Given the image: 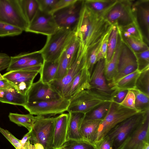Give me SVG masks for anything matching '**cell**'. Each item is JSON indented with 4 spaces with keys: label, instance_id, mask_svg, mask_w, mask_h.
Returning <instances> with one entry per match:
<instances>
[{
    "label": "cell",
    "instance_id": "obj_42",
    "mask_svg": "<svg viewBox=\"0 0 149 149\" xmlns=\"http://www.w3.org/2000/svg\"><path fill=\"white\" fill-rule=\"evenodd\" d=\"M0 132L13 146L15 149H25L17 139L8 130L0 127Z\"/></svg>",
    "mask_w": 149,
    "mask_h": 149
},
{
    "label": "cell",
    "instance_id": "obj_57",
    "mask_svg": "<svg viewBox=\"0 0 149 149\" xmlns=\"http://www.w3.org/2000/svg\"></svg>",
    "mask_w": 149,
    "mask_h": 149
},
{
    "label": "cell",
    "instance_id": "obj_21",
    "mask_svg": "<svg viewBox=\"0 0 149 149\" xmlns=\"http://www.w3.org/2000/svg\"><path fill=\"white\" fill-rule=\"evenodd\" d=\"M39 72L25 70L8 72L2 76L13 86L24 81H33Z\"/></svg>",
    "mask_w": 149,
    "mask_h": 149
},
{
    "label": "cell",
    "instance_id": "obj_32",
    "mask_svg": "<svg viewBox=\"0 0 149 149\" xmlns=\"http://www.w3.org/2000/svg\"><path fill=\"white\" fill-rule=\"evenodd\" d=\"M23 12L29 23L38 10L37 0H19Z\"/></svg>",
    "mask_w": 149,
    "mask_h": 149
},
{
    "label": "cell",
    "instance_id": "obj_9",
    "mask_svg": "<svg viewBox=\"0 0 149 149\" xmlns=\"http://www.w3.org/2000/svg\"><path fill=\"white\" fill-rule=\"evenodd\" d=\"M69 100L67 111L86 113L102 103L110 101L90 89L81 91Z\"/></svg>",
    "mask_w": 149,
    "mask_h": 149
},
{
    "label": "cell",
    "instance_id": "obj_15",
    "mask_svg": "<svg viewBox=\"0 0 149 149\" xmlns=\"http://www.w3.org/2000/svg\"><path fill=\"white\" fill-rule=\"evenodd\" d=\"M149 143V111L141 123L117 149H143Z\"/></svg>",
    "mask_w": 149,
    "mask_h": 149
},
{
    "label": "cell",
    "instance_id": "obj_17",
    "mask_svg": "<svg viewBox=\"0 0 149 149\" xmlns=\"http://www.w3.org/2000/svg\"><path fill=\"white\" fill-rule=\"evenodd\" d=\"M27 103L54 100L62 98L48 84L39 80L33 83L26 95Z\"/></svg>",
    "mask_w": 149,
    "mask_h": 149
},
{
    "label": "cell",
    "instance_id": "obj_36",
    "mask_svg": "<svg viewBox=\"0 0 149 149\" xmlns=\"http://www.w3.org/2000/svg\"><path fill=\"white\" fill-rule=\"evenodd\" d=\"M135 88L149 97V68L141 72L137 79Z\"/></svg>",
    "mask_w": 149,
    "mask_h": 149
},
{
    "label": "cell",
    "instance_id": "obj_55",
    "mask_svg": "<svg viewBox=\"0 0 149 149\" xmlns=\"http://www.w3.org/2000/svg\"><path fill=\"white\" fill-rule=\"evenodd\" d=\"M143 149H149V143L146 144Z\"/></svg>",
    "mask_w": 149,
    "mask_h": 149
},
{
    "label": "cell",
    "instance_id": "obj_41",
    "mask_svg": "<svg viewBox=\"0 0 149 149\" xmlns=\"http://www.w3.org/2000/svg\"><path fill=\"white\" fill-rule=\"evenodd\" d=\"M135 54L138 64L137 70L141 72L149 68V50Z\"/></svg>",
    "mask_w": 149,
    "mask_h": 149
},
{
    "label": "cell",
    "instance_id": "obj_35",
    "mask_svg": "<svg viewBox=\"0 0 149 149\" xmlns=\"http://www.w3.org/2000/svg\"><path fill=\"white\" fill-rule=\"evenodd\" d=\"M135 96V107L139 112L149 110V97L136 88L130 90Z\"/></svg>",
    "mask_w": 149,
    "mask_h": 149
},
{
    "label": "cell",
    "instance_id": "obj_43",
    "mask_svg": "<svg viewBox=\"0 0 149 149\" xmlns=\"http://www.w3.org/2000/svg\"><path fill=\"white\" fill-rule=\"evenodd\" d=\"M120 104L125 107L136 110L135 107V96L133 92L128 90L124 100Z\"/></svg>",
    "mask_w": 149,
    "mask_h": 149
},
{
    "label": "cell",
    "instance_id": "obj_28",
    "mask_svg": "<svg viewBox=\"0 0 149 149\" xmlns=\"http://www.w3.org/2000/svg\"><path fill=\"white\" fill-rule=\"evenodd\" d=\"M10 120L18 126L24 127L28 130H31L33 126L39 116H34L30 113L20 114L10 113L8 115Z\"/></svg>",
    "mask_w": 149,
    "mask_h": 149
},
{
    "label": "cell",
    "instance_id": "obj_51",
    "mask_svg": "<svg viewBox=\"0 0 149 149\" xmlns=\"http://www.w3.org/2000/svg\"><path fill=\"white\" fill-rule=\"evenodd\" d=\"M14 87L7 80L4 79L0 80V89H9Z\"/></svg>",
    "mask_w": 149,
    "mask_h": 149
},
{
    "label": "cell",
    "instance_id": "obj_38",
    "mask_svg": "<svg viewBox=\"0 0 149 149\" xmlns=\"http://www.w3.org/2000/svg\"><path fill=\"white\" fill-rule=\"evenodd\" d=\"M58 149H96L92 144L83 140H68Z\"/></svg>",
    "mask_w": 149,
    "mask_h": 149
},
{
    "label": "cell",
    "instance_id": "obj_24",
    "mask_svg": "<svg viewBox=\"0 0 149 149\" xmlns=\"http://www.w3.org/2000/svg\"><path fill=\"white\" fill-rule=\"evenodd\" d=\"M40 53V51L30 53H21L16 56L11 57L10 65L7 69L8 72L21 70L31 60Z\"/></svg>",
    "mask_w": 149,
    "mask_h": 149
},
{
    "label": "cell",
    "instance_id": "obj_47",
    "mask_svg": "<svg viewBox=\"0 0 149 149\" xmlns=\"http://www.w3.org/2000/svg\"><path fill=\"white\" fill-rule=\"evenodd\" d=\"M33 81H24L13 86L18 92L22 95L26 96L27 93Z\"/></svg>",
    "mask_w": 149,
    "mask_h": 149
},
{
    "label": "cell",
    "instance_id": "obj_44",
    "mask_svg": "<svg viewBox=\"0 0 149 149\" xmlns=\"http://www.w3.org/2000/svg\"><path fill=\"white\" fill-rule=\"evenodd\" d=\"M58 0H37L38 9L46 12L50 13Z\"/></svg>",
    "mask_w": 149,
    "mask_h": 149
},
{
    "label": "cell",
    "instance_id": "obj_8",
    "mask_svg": "<svg viewBox=\"0 0 149 149\" xmlns=\"http://www.w3.org/2000/svg\"><path fill=\"white\" fill-rule=\"evenodd\" d=\"M133 0H117L104 16L111 25L118 27L126 26L135 21L132 10Z\"/></svg>",
    "mask_w": 149,
    "mask_h": 149
},
{
    "label": "cell",
    "instance_id": "obj_27",
    "mask_svg": "<svg viewBox=\"0 0 149 149\" xmlns=\"http://www.w3.org/2000/svg\"><path fill=\"white\" fill-rule=\"evenodd\" d=\"M138 70L119 80L111 89L113 91L130 90L135 88L137 79L141 73Z\"/></svg>",
    "mask_w": 149,
    "mask_h": 149
},
{
    "label": "cell",
    "instance_id": "obj_3",
    "mask_svg": "<svg viewBox=\"0 0 149 149\" xmlns=\"http://www.w3.org/2000/svg\"><path fill=\"white\" fill-rule=\"evenodd\" d=\"M139 112L136 110L111 102L107 115L99 126L92 144L95 146L116 125Z\"/></svg>",
    "mask_w": 149,
    "mask_h": 149
},
{
    "label": "cell",
    "instance_id": "obj_14",
    "mask_svg": "<svg viewBox=\"0 0 149 149\" xmlns=\"http://www.w3.org/2000/svg\"><path fill=\"white\" fill-rule=\"evenodd\" d=\"M84 0H77L71 5L53 13L59 27L75 31Z\"/></svg>",
    "mask_w": 149,
    "mask_h": 149
},
{
    "label": "cell",
    "instance_id": "obj_13",
    "mask_svg": "<svg viewBox=\"0 0 149 149\" xmlns=\"http://www.w3.org/2000/svg\"><path fill=\"white\" fill-rule=\"evenodd\" d=\"M106 59L102 58L95 64L91 74L90 89L97 94L110 100L113 91L108 85L104 74Z\"/></svg>",
    "mask_w": 149,
    "mask_h": 149
},
{
    "label": "cell",
    "instance_id": "obj_46",
    "mask_svg": "<svg viewBox=\"0 0 149 149\" xmlns=\"http://www.w3.org/2000/svg\"><path fill=\"white\" fill-rule=\"evenodd\" d=\"M128 91L127 90L113 91L111 96V101L120 104L125 98Z\"/></svg>",
    "mask_w": 149,
    "mask_h": 149
},
{
    "label": "cell",
    "instance_id": "obj_20",
    "mask_svg": "<svg viewBox=\"0 0 149 149\" xmlns=\"http://www.w3.org/2000/svg\"><path fill=\"white\" fill-rule=\"evenodd\" d=\"M68 113L70 116L68 125L67 140L82 139L80 128L85 114L78 112Z\"/></svg>",
    "mask_w": 149,
    "mask_h": 149
},
{
    "label": "cell",
    "instance_id": "obj_22",
    "mask_svg": "<svg viewBox=\"0 0 149 149\" xmlns=\"http://www.w3.org/2000/svg\"><path fill=\"white\" fill-rule=\"evenodd\" d=\"M118 0H84L85 5L94 13L104 17Z\"/></svg>",
    "mask_w": 149,
    "mask_h": 149
},
{
    "label": "cell",
    "instance_id": "obj_29",
    "mask_svg": "<svg viewBox=\"0 0 149 149\" xmlns=\"http://www.w3.org/2000/svg\"><path fill=\"white\" fill-rule=\"evenodd\" d=\"M0 102L23 107L27 103L26 96L19 93L14 87L5 90L4 95Z\"/></svg>",
    "mask_w": 149,
    "mask_h": 149
},
{
    "label": "cell",
    "instance_id": "obj_5",
    "mask_svg": "<svg viewBox=\"0 0 149 149\" xmlns=\"http://www.w3.org/2000/svg\"><path fill=\"white\" fill-rule=\"evenodd\" d=\"M56 117H45L39 116L34 123L30 134L29 140L34 144L43 145L45 149H53L54 131Z\"/></svg>",
    "mask_w": 149,
    "mask_h": 149
},
{
    "label": "cell",
    "instance_id": "obj_18",
    "mask_svg": "<svg viewBox=\"0 0 149 149\" xmlns=\"http://www.w3.org/2000/svg\"><path fill=\"white\" fill-rule=\"evenodd\" d=\"M70 114L62 113L56 117L54 128L53 149H58L67 141Z\"/></svg>",
    "mask_w": 149,
    "mask_h": 149
},
{
    "label": "cell",
    "instance_id": "obj_6",
    "mask_svg": "<svg viewBox=\"0 0 149 149\" xmlns=\"http://www.w3.org/2000/svg\"><path fill=\"white\" fill-rule=\"evenodd\" d=\"M148 111L138 113L120 123L110 131L105 136L110 140L112 149H117L120 146L143 121Z\"/></svg>",
    "mask_w": 149,
    "mask_h": 149
},
{
    "label": "cell",
    "instance_id": "obj_10",
    "mask_svg": "<svg viewBox=\"0 0 149 149\" xmlns=\"http://www.w3.org/2000/svg\"><path fill=\"white\" fill-rule=\"evenodd\" d=\"M137 69L138 64L135 53L122 40L116 72L112 80L108 84V85L111 88L122 78Z\"/></svg>",
    "mask_w": 149,
    "mask_h": 149
},
{
    "label": "cell",
    "instance_id": "obj_48",
    "mask_svg": "<svg viewBox=\"0 0 149 149\" xmlns=\"http://www.w3.org/2000/svg\"><path fill=\"white\" fill-rule=\"evenodd\" d=\"M77 0H58L50 13L53 14L55 12L64 8L74 3Z\"/></svg>",
    "mask_w": 149,
    "mask_h": 149
},
{
    "label": "cell",
    "instance_id": "obj_39",
    "mask_svg": "<svg viewBox=\"0 0 149 149\" xmlns=\"http://www.w3.org/2000/svg\"><path fill=\"white\" fill-rule=\"evenodd\" d=\"M70 63V62L64 51L59 59L58 70L54 80H59L62 78L66 74Z\"/></svg>",
    "mask_w": 149,
    "mask_h": 149
},
{
    "label": "cell",
    "instance_id": "obj_50",
    "mask_svg": "<svg viewBox=\"0 0 149 149\" xmlns=\"http://www.w3.org/2000/svg\"><path fill=\"white\" fill-rule=\"evenodd\" d=\"M95 147L96 149H112L111 143L106 136L101 140Z\"/></svg>",
    "mask_w": 149,
    "mask_h": 149
},
{
    "label": "cell",
    "instance_id": "obj_53",
    "mask_svg": "<svg viewBox=\"0 0 149 149\" xmlns=\"http://www.w3.org/2000/svg\"><path fill=\"white\" fill-rule=\"evenodd\" d=\"M24 147L25 149H35L34 145L31 144L29 140L26 143Z\"/></svg>",
    "mask_w": 149,
    "mask_h": 149
},
{
    "label": "cell",
    "instance_id": "obj_33",
    "mask_svg": "<svg viewBox=\"0 0 149 149\" xmlns=\"http://www.w3.org/2000/svg\"><path fill=\"white\" fill-rule=\"evenodd\" d=\"M118 35V27L116 25H113L109 38L106 63L110 60L113 54L117 45Z\"/></svg>",
    "mask_w": 149,
    "mask_h": 149
},
{
    "label": "cell",
    "instance_id": "obj_19",
    "mask_svg": "<svg viewBox=\"0 0 149 149\" xmlns=\"http://www.w3.org/2000/svg\"><path fill=\"white\" fill-rule=\"evenodd\" d=\"M91 75L86 65L78 73L72 81L69 100L81 91L90 89Z\"/></svg>",
    "mask_w": 149,
    "mask_h": 149
},
{
    "label": "cell",
    "instance_id": "obj_54",
    "mask_svg": "<svg viewBox=\"0 0 149 149\" xmlns=\"http://www.w3.org/2000/svg\"><path fill=\"white\" fill-rule=\"evenodd\" d=\"M33 145L35 149H45L43 145L40 143H37Z\"/></svg>",
    "mask_w": 149,
    "mask_h": 149
},
{
    "label": "cell",
    "instance_id": "obj_12",
    "mask_svg": "<svg viewBox=\"0 0 149 149\" xmlns=\"http://www.w3.org/2000/svg\"><path fill=\"white\" fill-rule=\"evenodd\" d=\"M60 28L52 14L38 9L25 31L42 34L47 37L56 33Z\"/></svg>",
    "mask_w": 149,
    "mask_h": 149
},
{
    "label": "cell",
    "instance_id": "obj_30",
    "mask_svg": "<svg viewBox=\"0 0 149 149\" xmlns=\"http://www.w3.org/2000/svg\"><path fill=\"white\" fill-rule=\"evenodd\" d=\"M111 102L106 101L85 114L83 120H102L107 115Z\"/></svg>",
    "mask_w": 149,
    "mask_h": 149
},
{
    "label": "cell",
    "instance_id": "obj_52",
    "mask_svg": "<svg viewBox=\"0 0 149 149\" xmlns=\"http://www.w3.org/2000/svg\"><path fill=\"white\" fill-rule=\"evenodd\" d=\"M31 130L29 131L28 133L25 134L21 140H19L20 143L23 147L26 143L29 140V136Z\"/></svg>",
    "mask_w": 149,
    "mask_h": 149
},
{
    "label": "cell",
    "instance_id": "obj_4",
    "mask_svg": "<svg viewBox=\"0 0 149 149\" xmlns=\"http://www.w3.org/2000/svg\"><path fill=\"white\" fill-rule=\"evenodd\" d=\"M73 31L69 29L61 28L54 34L47 36L45 44L40 50L44 60L54 62L59 60Z\"/></svg>",
    "mask_w": 149,
    "mask_h": 149
},
{
    "label": "cell",
    "instance_id": "obj_49",
    "mask_svg": "<svg viewBox=\"0 0 149 149\" xmlns=\"http://www.w3.org/2000/svg\"><path fill=\"white\" fill-rule=\"evenodd\" d=\"M11 61V57L6 54L0 53V71L9 66Z\"/></svg>",
    "mask_w": 149,
    "mask_h": 149
},
{
    "label": "cell",
    "instance_id": "obj_34",
    "mask_svg": "<svg viewBox=\"0 0 149 149\" xmlns=\"http://www.w3.org/2000/svg\"><path fill=\"white\" fill-rule=\"evenodd\" d=\"M80 43V39L75 31H73L66 44L64 50L70 63L77 52Z\"/></svg>",
    "mask_w": 149,
    "mask_h": 149
},
{
    "label": "cell",
    "instance_id": "obj_11",
    "mask_svg": "<svg viewBox=\"0 0 149 149\" xmlns=\"http://www.w3.org/2000/svg\"><path fill=\"white\" fill-rule=\"evenodd\" d=\"M69 100L59 99L40 102L26 103L23 107L30 113L44 116L61 114L67 111Z\"/></svg>",
    "mask_w": 149,
    "mask_h": 149
},
{
    "label": "cell",
    "instance_id": "obj_45",
    "mask_svg": "<svg viewBox=\"0 0 149 149\" xmlns=\"http://www.w3.org/2000/svg\"><path fill=\"white\" fill-rule=\"evenodd\" d=\"M111 30L105 36L103 39L100 48L97 56V62L102 58H106L108 39Z\"/></svg>",
    "mask_w": 149,
    "mask_h": 149
},
{
    "label": "cell",
    "instance_id": "obj_25",
    "mask_svg": "<svg viewBox=\"0 0 149 149\" xmlns=\"http://www.w3.org/2000/svg\"><path fill=\"white\" fill-rule=\"evenodd\" d=\"M122 40L119 33L117 45L113 54L110 60L106 63L104 74L107 81L109 83L113 79L117 70L118 59Z\"/></svg>",
    "mask_w": 149,
    "mask_h": 149
},
{
    "label": "cell",
    "instance_id": "obj_56",
    "mask_svg": "<svg viewBox=\"0 0 149 149\" xmlns=\"http://www.w3.org/2000/svg\"><path fill=\"white\" fill-rule=\"evenodd\" d=\"M4 79L2 75L0 73V80Z\"/></svg>",
    "mask_w": 149,
    "mask_h": 149
},
{
    "label": "cell",
    "instance_id": "obj_1",
    "mask_svg": "<svg viewBox=\"0 0 149 149\" xmlns=\"http://www.w3.org/2000/svg\"><path fill=\"white\" fill-rule=\"evenodd\" d=\"M112 25L93 12L84 3L75 32L86 49V55L102 40Z\"/></svg>",
    "mask_w": 149,
    "mask_h": 149
},
{
    "label": "cell",
    "instance_id": "obj_26",
    "mask_svg": "<svg viewBox=\"0 0 149 149\" xmlns=\"http://www.w3.org/2000/svg\"><path fill=\"white\" fill-rule=\"evenodd\" d=\"M58 61L59 60L54 62L44 61L39 72V79L42 82L49 84L54 79L58 70Z\"/></svg>",
    "mask_w": 149,
    "mask_h": 149
},
{
    "label": "cell",
    "instance_id": "obj_7",
    "mask_svg": "<svg viewBox=\"0 0 149 149\" xmlns=\"http://www.w3.org/2000/svg\"><path fill=\"white\" fill-rule=\"evenodd\" d=\"M0 22L25 31L29 24L22 10L19 0H0Z\"/></svg>",
    "mask_w": 149,
    "mask_h": 149
},
{
    "label": "cell",
    "instance_id": "obj_31",
    "mask_svg": "<svg viewBox=\"0 0 149 149\" xmlns=\"http://www.w3.org/2000/svg\"><path fill=\"white\" fill-rule=\"evenodd\" d=\"M118 28L119 33L122 38L131 36L144 42L141 32L136 21L126 26L118 27Z\"/></svg>",
    "mask_w": 149,
    "mask_h": 149
},
{
    "label": "cell",
    "instance_id": "obj_40",
    "mask_svg": "<svg viewBox=\"0 0 149 149\" xmlns=\"http://www.w3.org/2000/svg\"><path fill=\"white\" fill-rule=\"evenodd\" d=\"M23 31L18 27L0 22V37L17 36L21 34Z\"/></svg>",
    "mask_w": 149,
    "mask_h": 149
},
{
    "label": "cell",
    "instance_id": "obj_2",
    "mask_svg": "<svg viewBox=\"0 0 149 149\" xmlns=\"http://www.w3.org/2000/svg\"><path fill=\"white\" fill-rule=\"evenodd\" d=\"M86 65V50L81 43L65 76L60 79L54 80L48 84L62 98L69 100L72 81L78 73Z\"/></svg>",
    "mask_w": 149,
    "mask_h": 149
},
{
    "label": "cell",
    "instance_id": "obj_37",
    "mask_svg": "<svg viewBox=\"0 0 149 149\" xmlns=\"http://www.w3.org/2000/svg\"><path fill=\"white\" fill-rule=\"evenodd\" d=\"M122 40L134 53H139L149 50V45L143 41L132 37L122 38Z\"/></svg>",
    "mask_w": 149,
    "mask_h": 149
},
{
    "label": "cell",
    "instance_id": "obj_16",
    "mask_svg": "<svg viewBox=\"0 0 149 149\" xmlns=\"http://www.w3.org/2000/svg\"><path fill=\"white\" fill-rule=\"evenodd\" d=\"M132 10L144 42L149 45V0H133Z\"/></svg>",
    "mask_w": 149,
    "mask_h": 149
},
{
    "label": "cell",
    "instance_id": "obj_23",
    "mask_svg": "<svg viewBox=\"0 0 149 149\" xmlns=\"http://www.w3.org/2000/svg\"><path fill=\"white\" fill-rule=\"evenodd\" d=\"M101 120H83L80 128L82 140L92 144Z\"/></svg>",
    "mask_w": 149,
    "mask_h": 149
}]
</instances>
